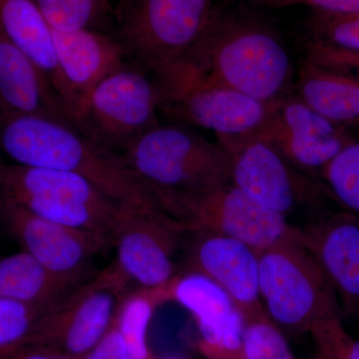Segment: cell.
Here are the masks:
<instances>
[{
	"mask_svg": "<svg viewBox=\"0 0 359 359\" xmlns=\"http://www.w3.org/2000/svg\"><path fill=\"white\" fill-rule=\"evenodd\" d=\"M292 78L289 53L275 33L218 9L168 100L189 89L224 87L271 102L283 97Z\"/></svg>",
	"mask_w": 359,
	"mask_h": 359,
	"instance_id": "6da1fadb",
	"label": "cell"
},
{
	"mask_svg": "<svg viewBox=\"0 0 359 359\" xmlns=\"http://www.w3.org/2000/svg\"><path fill=\"white\" fill-rule=\"evenodd\" d=\"M0 150L14 164L83 177L115 200L158 203L121 154L90 140L76 127L60 120L0 115Z\"/></svg>",
	"mask_w": 359,
	"mask_h": 359,
	"instance_id": "7a4b0ae2",
	"label": "cell"
},
{
	"mask_svg": "<svg viewBox=\"0 0 359 359\" xmlns=\"http://www.w3.org/2000/svg\"><path fill=\"white\" fill-rule=\"evenodd\" d=\"M217 11L214 0H121L114 35L130 62L154 78L166 98Z\"/></svg>",
	"mask_w": 359,
	"mask_h": 359,
	"instance_id": "3957f363",
	"label": "cell"
},
{
	"mask_svg": "<svg viewBox=\"0 0 359 359\" xmlns=\"http://www.w3.org/2000/svg\"><path fill=\"white\" fill-rule=\"evenodd\" d=\"M157 198L196 195L231 183V161L221 144L175 126L156 125L121 154Z\"/></svg>",
	"mask_w": 359,
	"mask_h": 359,
	"instance_id": "277c9868",
	"label": "cell"
},
{
	"mask_svg": "<svg viewBox=\"0 0 359 359\" xmlns=\"http://www.w3.org/2000/svg\"><path fill=\"white\" fill-rule=\"evenodd\" d=\"M0 201L65 226L109 236L121 201L83 177L0 163Z\"/></svg>",
	"mask_w": 359,
	"mask_h": 359,
	"instance_id": "5b68a950",
	"label": "cell"
},
{
	"mask_svg": "<svg viewBox=\"0 0 359 359\" xmlns=\"http://www.w3.org/2000/svg\"><path fill=\"white\" fill-rule=\"evenodd\" d=\"M259 295L283 332H309L314 321L339 311L332 285L302 244L299 230L259 255Z\"/></svg>",
	"mask_w": 359,
	"mask_h": 359,
	"instance_id": "8992f818",
	"label": "cell"
},
{
	"mask_svg": "<svg viewBox=\"0 0 359 359\" xmlns=\"http://www.w3.org/2000/svg\"><path fill=\"white\" fill-rule=\"evenodd\" d=\"M164 100L154 78L128 61L91 90L73 120L90 140L122 154L135 139L159 124L157 111Z\"/></svg>",
	"mask_w": 359,
	"mask_h": 359,
	"instance_id": "52a82bcc",
	"label": "cell"
},
{
	"mask_svg": "<svg viewBox=\"0 0 359 359\" xmlns=\"http://www.w3.org/2000/svg\"><path fill=\"white\" fill-rule=\"evenodd\" d=\"M157 202L188 233L236 238L259 254L297 230L285 216L250 199L233 183L196 195H163Z\"/></svg>",
	"mask_w": 359,
	"mask_h": 359,
	"instance_id": "ba28073f",
	"label": "cell"
},
{
	"mask_svg": "<svg viewBox=\"0 0 359 359\" xmlns=\"http://www.w3.org/2000/svg\"><path fill=\"white\" fill-rule=\"evenodd\" d=\"M188 233L158 203L122 202L111 231L115 264L139 287H164L176 276L175 256Z\"/></svg>",
	"mask_w": 359,
	"mask_h": 359,
	"instance_id": "9c48e42d",
	"label": "cell"
},
{
	"mask_svg": "<svg viewBox=\"0 0 359 359\" xmlns=\"http://www.w3.org/2000/svg\"><path fill=\"white\" fill-rule=\"evenodd\" d=\"M129 283L117 266L110 264L45 314L27 339L82 359L112 325Z\"/></svg>",
	"mask_w": 359,
	"mask_h": 359,
	"instance_id": "30bf717a",
	"label": "cell"
},
{
	"mask_svg": "<svg viewBox=\"0 0 359 359\" xmlns=\"http://www.w3.org/2000/svg\"><path fill=\"white\" fill-rule=\"evenodd\" d=\"M219 141L230 158L231 183L271 211L287 218L299 208L318 204L325 196L332 197L327 188L304 176L257 137H219Z\"/></svg>",
	"mask_w": 359,
	"mask_h": 359,
	"instance_id": "8fae6325",
	"label": "cell"
},
{
	"mask_svg": "<svg viewBox=\"0 0 359 359\" xmlns=\"http://www.w3.org/2000/svg\"><path fill=\"white\" fill-rule=\"evenodd\" d=\"M252 136L275 148L295 169L320 173L354 139L299 97H282L269 102L268 116Z\"/></svg>",
	"mask_w": 359,
	"mask_h": 359,
	"instance_id": "7c38bea8",
	"label": "cell"
},
{
	"mask_svg": "<svg viewBox=\"0 0 359 359\" xmlns=\"http://www.w3.org/2000/svg\"><path fill=\"white\" fill-rule=\"evenodd\" d=\"M168 299L192 314L200 334L201 353L208 359H245V316L222 287L189 271L167 285Z\"/></svg>",
	"mask_w": 359,
	"mask_h": 359,
	"instance_id": "4fadbf2b",
	"label": "cell"
},
{
	"mask_svg": "<svg viewBox=\"0 0 359 359\" xmlns=\"http://www.w3.org/2000/svg\"><path fill=\"white\" fill-rule=\"evenodd\" d=\"M0 226L22 250L59 273L88 268L92 257L111 245L109 236L54 223L4 201Z\"/></svg>",
	"mask_w": 359,
	"mask_h": 359,
	"instance_id": "5bb4252c",
	"label": "cell"
},
{
	"mask_svg": "<svg viewBox=\"0 0 359 359\" xmlns=\"http://www.w3.org/2000/svg\"><path fill=\"white\" fill-rule=\"evenodd\" d=\"M311 252L334 290L339 308L359 313V217L349 212H327L299 229Z\"/></svg>",
	"mask_w": 359,
	"mask_h": 359,
	"instance_id": "9a60e30c",
	"label": "cell"
},
{
	"mask_svg": "<svg viewBox=\"0 0 359 359\" xmlns=\"http://www.w3.org/2000/svg\"><path fill=\"white\" fill-rule=\"evenodd\" d=\"M189 271L202 273L222 287L245 318L266 311L259 287V252L236 238L191 233Z\"/></svg>",
	"mask_w": 359,
	"mask_h": 359,
	"instance_id": "2e32d148",
	"label": "cell"
},
{
	"mask_svg": "<svg viewBox=\"0 0 359 359\" xmlns=\"http://www.w3.org/2000/svg\"><path fill=\"white\" fill-rule=\"evenodd\" d=\"M52 35L62 100L73 119L78 106L91 90L129 60L117 37L101 30H52Z\"/></svg>",
	"mask_w": 359,
	"mask_h": 359,
	"instance_id": "e0dca14e",
	"label": "cell"
},
{
	"mask_svg": "<svg viewBox=\"0 0 359 359\" xmlns=\"http://www.w3.org/2000/svg\"><path fill=\"white\" fill-rule=\"evenodd\" d=\"M163 106H168L184 121L211 130L218 138L255 133L269 109V102L224 87L189 89Z\"/></svg>",
	"mask_w": 359,
	"mask_h": 359,
	"instance_id": "ac0fdd59",
	"label": "cell"
},
{
	"mask_svg": "<svg viewBox=\"0 0 359 359\" xmlns=\"http://www.w3.org/2000/svg\"><path fill=\"white\" fill-rule=\"evenodd\" d=\"M0 115L44 116L75 126L43 73L1 32Z\"/></svg>",
	"mask_w": 359,
	"mask_h": 359,
	"instance_id": "d6986e66",
	"label": "cell"
},
{
	"mask_svg": "<svg viewBox=\"0 0 359 359\" xmlns=\"http://www.w3.org/2000/svg\"><path fill=\"white\" fill-rule=\"evenodd\" d=\"M95 273L90 266L74 273L52 271L21 250L0 259V297L52 308L67 299Z\"/></svg>",
	"mask_w": 359,
	"mask_h": 359,
	"instance_id": "ffe728a7",
	"label": "cell"
},
{
	"mask_svg": "<svg viewBox=\"0 0 359 359\" xmlns=\"http://www.w3.org/2000/svg\"><path fill=\"white\" fill-rule=\"evenodd\" d=\"M0 32L32 59L63 103L52 29L36 0H0Z\"/></svg>",
	"mask_w": 359,
	"mask_h": 359,
	"instance_id": "44dd1931",
	"label": "cell"
},
{
	"mask_svg": "<svg viewBox=\"0 0 359 359\" xmlns=\"http://www.w3.org/2000/svg\"><path fill=\"white\" fill-rule=\"evenodd\" d=\"M299 98L347 132L359 131V80L306 58L295 84Z\"/></svg>",
	"mask_w": 359,
	"mask_h": 359,
	"instance_id": "7402d4cb",
	"label": "cell"
},
{
	"mask_svg": "<svg viewBox=\"0 0 359 359\" xmlns=\"http://www.w3.org/2000/svg\"><path fill=\"white\" fill-rule=\"evenodd\" d=\"M168 301L167 285L158 289L138 287L122 299L113 323L133 359H154L148 347V327L156 308Z\"/></svg>",
	"mask_w": 359,
	"mask_h": 359,
	"instance_id": "603a6c76",
	"label": "cell"
},
{
	"mask_svg": "<svg viewBox=\"0 0 359 359\" xmlns=\"http://www.w3.org/2000/svg\"><path fill=\"white\" fill-rule=\"evenodd\" d=\"M52 30H101L114 11L111 0H36Z\"/></svg>",
	"mask_w": 359,
	"mask_h": 359,
	"instance_id": "cb8c5ba5",
	"label": "cell"
},
{
	"mask_svg": "<svg viewBox=\"0 0 359 359\" xmlns=\"http://www.w3.org/2000/svg\"><path fill=\"white\" fill-rule=\"evenodd\" d=\"M320 175L332 199L359 217V142L335 156Z\"/></svg>",
	"mask_w": 359,
	"mask_h": 359,
	"instance_id": "d4e9b609",
	"label": "cell"
},
{
	"mask_svg": "<svg viewBox=\"0 0 359 359\" xmlns=\"http://www.w3.org/2000/svg\"><path fill=\"white\" fill-rule=\"evenodd\" d=\"M245 359H294L283 330L266 311L245 318Z\"/></svg>",
	"mask_w": 359,
	"mask_h": 359,
	"instance_id": "484cf974",
	"label": "cell"
},
{
	"mask_svg": "<svg viewBox=\"0 0 359 359\" xmlns=\"http://www.w3.org/2000/svg\"><path fill=\"white\" fill-rule=\"evenodd\" d=\"M56 306H33L0 297V351L27 340L37 323Z\"/></svg>",
	"mask_w": 359,
	"mask_h": 359,
	"instance_id": "4316f807",
	"label": "cell"
},
{
	"mask_svg": "<svg viewBox=\"0 0 359 359\" xmlns=\"http://www.w3.org/2000/svg\"><path fill=\"white\" fill-rule=\"evenodd\" d=\"M320 359H359V339L349 334L339 311L318 318L311 330Z\"/></svg>",
	"mask_w": 359,
	"mask_h": 359,
	"instance_id": "83f0119b",
	"label": "cell"
},
{
	"mask_svg": "<svg viewBox=\"0 0 359 359\" xmlns=\"http://www.w3.org/2000/svg\"><path fill=\"white\" fill-rule=\"evenodd\" d=\"M311 29L316 41L359 51V13H330L314 11Z\"/></svg>",
	"mask_w": 359,
	"mask_h": 359,
	"instance_id": "f1b7e54d",
	"label": "cell"
},
{
	"mask_svg": "<svg viewBox=\"0 0 359 359\" xmlns=\"http://www.w3.org/2000/svg\"><path fill=\"white\" fill-rule=\"evenodd\" d=\"M308 59L359 80V51L339 48L313 39L308 44Z\"/></svg>",
	"mask_w": 359,
	"mask_h": 359,
	"instance_id": "f546056e",
	"label": "cell"
},
{
	"mask_svg": "<svg viewBox=\"0 0 359 359\" xmlns=\"http://www.w3.org/2000/svg\"><path fill=\"white\" fill-rule=\"evenodd\" d=\"M259 6L283 8L292 6H308L314 11L330 13H359V0H254Z\"/></svg>",
	"mask_w": 359,
	"mask_h": 359,
	"instance_id": "4dcf8cb0",
	"label": "cell"
},
{
	"mask_svg": "<svg viewBox=\"0 0 359 359\" xmlns=\"http://www.w3.org/2000/svg\"><path fill=\"white\" fill-rule=\"evenodd\" d=\"M82 359H133L118 328L112 323L109 330Z\"/></svg>",
	"mask_w": 359,
	"mask_h": 359,
	"instance_id": "1f68e13d",
	"label": "cell"
},
{
	"mask_svg": "<svg viewBox=\"0 0 359 359\" xmlns=\"http://www.w3.org/2000/svg\"><path fill=\"white\" fill-rule=\"evenodd\" d=\"M18 359H76L72 356L66 355V354L57 353V351H51L49 348L40 346L39 349L30 351L28 353L18 356Z\"/></svg>",
	"mask_w": 359,
	"mask_h": 359,
	"instance_id": "d6a6232c",
	"label": "cell"
},
{
	"mask_svg": "<svg viewBox=\"0 0 359 359\" xmlns=\"http://www.w3.org/2000/svg\"><path fill=\"white\" fill-rule=\"evenodd\" d=\"M165 359H180V358H165Z\"/></svg>",
	"mask_w": 359,
	"mask_h": 359,
	"instance_id": "836d02e7",
	"label": "cell"
},
{
	"mask_svg": "<svg viewBox=\"0 0 359 359\" xmlns=\"http://www.w3.org/2000/svg\"><path fill=\"white\" fill-rule=\"evenodd\" d=\"M1 162H2V161H1V160H0V163H1Z\"/></svg>",
	"mask_w": 359,
	"mask_h": 359,
	"instance_id": "e575fe53",
	"label": "cell"
}]
</instances>
